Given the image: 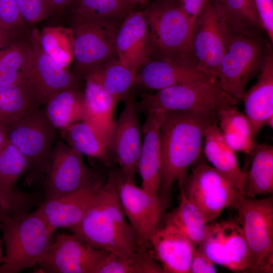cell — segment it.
<instances>
[{
    "label": "cell",
    "mask_w": 273,
    "mask_h": 273,
    "mask_svg": "<svg viewBox=\"0 0 273 273\" xmlns=\"http://www.w3.org/2000/svg\"><path fill=\"white\" fill-rule=\"evenodd\" d=\"M109 252L94 248L75 234H57L37 265L45 273H96Z\"/></svg>",
    "instance_id": "13"
},
{
    "label": "cell",
    "mask_w": 273,
    "mask_h": 273,
    "mask_svg": "<svg viewBox=\"0 0 273 273\" xmlns=\"http://www.w3.org/2000/svg\"><path fill=\"white\" fill-rule=\"evenodd\" d=\"M28 108L25 83L0 84V122L9 126L19 120Z\"/></svg>",
    "instance_id": "37"
},
{
    "label": "cell",
    "mask_w": 273,
    "mask_h": 273,
    "mask_svg": "<svg viewBox=\"0 0 273 273\" xmlns=\"http://www.w3.org/2000/svg\"><path fill=\"white\" fill-rule=\"evenodd\" d=\"M197 247L215 264L234 272L250 271V252L237 219L209 224L204 240Z\"/></svg>",
    "instance_id": "15"
},
{
    "label": "cell",
    "mask_w": 273,
    "mask_h": 273,
    "mask_svg": "<svg viewBox=\"0 0 273 273\" xmlns=\"http://www.w3.org/2000/svg\"><path fill=\"white\" fill-rule=\"evenodd\" d=\"M245 115L255 140L268 119L273 116V54L271 51L259 73L256 83L243 98Z\"/></svg>",
    "instance_id": "24"
},
{
    "label": "cell",
    "mask_w": 273,
    "mask_h": 273,
    "mask_svg": "<svg viewBox=\"0 0 273 273\" xmlns=\"http://www.w3.org/2000/svg\"><path fill=\"white\" fill-rule=\"evenodd\" d=\"M216 79L191 64L150 59L138 71L134 85L158 90L180 83Z\"/></svg>",
    "instance_id": "23"
},
{
    "label": "cell",
    "mask_w": 273,
    "mask_h": 273,
    "mask_svg": "<svg viewBox=\"0 0 273 273\" xmlns=\"http://www.w3.org/2000/svg\"><path fill=\"white\" fill-rule=\"evenodd\" d=\"M5 254L0 273H18L37 265L54 233L36 209L0 223Z\"/></svg>",
    "instance_id": "5"
},
{
    "label": "cell",
    "mask_w": 273,
    "mask_h": 273,
    "mask_svg": "<svg viewBox=\"0 0 273 273\" xmlns=\"http://www.w3.org/2000/svg\"><path fill=\"white\" fill-rule=\"evenodd\" d=\"M125 101L123 111L115 121L110 149L120 167L124 181L135 183L142 131L132 96L130 95Z\"/></svg>",
    "instance_id": "17"
},
{
    "label": "cell",
    "mask_w": 273,
    "mask_h": 273,
    "mask_svg": "<svg viewBox=\"0 0 273 273\" xmlns=\"http://www.w3.org/2000/svg\"><path fill=\"white\" fill-rule=\"evenodd\" d=\"M42 51L64 68L67 69L74 59L71 29L59 26H47L39 32Z\"/></svg>",
    "instance_id": "35"
},
{
    "label": "cell",
    "mask_w": 273,
    "mask_h": 273,
    "mask_svg": "<svg viewBox=\"0 0 273 273\" xmlns=\"http://www.w3.org/2000/svg\"><path fill=\"white\" fill-rule=\"evenodd\" d=\"M19 35L0 26V49L9 44Z\"/></svg>",
    "instance_id": "46"
},
{
    "label": "cell",
    "mask_w": 273,
    "mask_h": 273,
    "mask_svg": "<svg viewBox=\"0 0 273 273\" xmlns=\"http://www.w3.org/2000/svg\"><path fill=\"white\" fill-rule=\"evenodd\" d=\"M137 74V72L115 58L87 75L95 78L106 91L119 101L122 99L126 100L130 96V91L134 86Z\"/></svg>",
    "instance_id": "33"
},
{
    "label": "cell",
    "mask_w": 273,
    "mask_h": 273,
    "mask_svg": "<svg viewBox=\"0 0 273 273\" xmlns=\"http://www.w3.org/2000/svg\"><path fill=\"white\" fill-rule=\"evenodd\" d=\"M235 208L251 256L250 272L273 253V199L243 196Z\"/></svg>",
    "instance_id": "14"
},
{
    "label": "cell",
    "mask_w": 273,
    "mask_h": 273,
    "mask_svg": "<svg viewBox=\"0 0 273 273\" xmlns=\"http://www.w3.org/2000/svg\"><path fill=\"white\" fill-rule=\"evenodd\" d=\"M71 13L119 21L131 10L127 0H74Z\"/></svg>",
    "instance_id": "36"
},
{
    "label": "cell",
    "mask_w": 273,
    "mask_h": 273,
    "mask_svg": "<svg viewBox=\"0 0 273 273\" xmlns=\"http://www.w3.org/2000/svg\"><path fill=\"white\" fill-rule=\"evenodd\" d=\"M29 34L19 35L0 49V84L20 85L26 82L30 59Z\"/></svg>",
    "instance_id": "28"
},
{
    "label": "cell",
    "mask_w": 273,
    "mask_h": 273,
    "mask_svg": "<svg viewBox=\"0 0 273 273\" xmlns=\"http://www.w3.org/2000/svg\"><path fill=\"white\" fill-rule=\"evenodd\" d=\"M266 125H267L268 127H269L271 129H272L273 128V116H271L270 117L268 120L267 121V122L266 123Z\"/></svg>",
    "instance_id": "50"
},
{
    "label": "cell",
    "mask_w": 273,
    "mask_h": 273,
    "mask_svg": "<svg viewBox=\"0 0 273 273\" xmlns=\"http://www.w3.org/2000/svg\"><path fill=\"white\" fill-rule=\"evenodd\" d=\"M262 29L273 42V0H253Z\"/></svg>",
    "instance_id": "41"
},
{
    "label": "cell",
    "mask_w": 273,
    "mask_h": 273,
    "mask_svg": "<svg viewBox=\"0 0 273 273\" xmlns=\"http://www.w3.org/2000/svg\"><path fill=\"white\" fill-rule=\"evenodd\" d=\"M217 115L189 111L166 112L159 134L161 181L159 196L166 206L173 184L181 183L200 159L206 128Z\"/></svg>",
    "instance_id": "1"
},
{
    "label": "cell",
    "mask_w": 273,
    "mask_h": 273,
    "mask_svg": "<svg viewBox=\"0 0 273 273\" xmlns=\"http://www.w3.org/2000/svg\"><path fill=\"white\" fill-rule=\"evenodd\" d=\"M56 130L43 108L27 111L19 120L8 126L9 142L29 162L27 182L30 184L40 180L43 181Z\"/></svg>",
    "instance_id": "8"
},
{
    "label": "cell",
    "mask_w": 273,
    "mask_h": 273,
    "mask_svg": "<svg viewBox=\"0 0 273 273\" xmlns=\"http://www.w3.org/2000/svg\"><path fill=\"white\" fill-rule=\"evenodd\" d=\"M84 79L85 84L83 90V120L98 128L110 144L116 121L114 111L118 101L93 77L87 75Z\"/></svg>",
    "instance_id": "26"
},
{
    "label": "cell",
    "mask_w": 273,
    "mask_h": 273,
    "mask_svg": "<svg viewBox=\"0 0 273 273\" xmlns=\"http://www.w3.org/2000/svg\"><path fill=\"white\" fill-rule=\"evenodd\" d=\"M99 191L80 222L70 230L94 248L130 256L138 245L119 198L113 194L102 195Z\"/></svg>",
    "instance_id": "2"
},
{
    "label": "cell",
    "mask_w": 273,
    "mask_h": 273,
    "mask_svg": "<svg viewBox=\"0 0 273 273\" xmlns=\"http://www.w3.org/2000/svg\"><path fill=\"white\" fill-rule=\"evenodd\" d=\"M229 23L241 28L262 29L253 0H214Z\"/></svg>",
    "instance_id": "38"
},
{
    "label": "cell",
    "mask_w": 273,
    "mask_h": 273,
    "mask_svg": "<svg viewBox=\"0 0 273 273\" xmlns=\"http://www.w3.org/2000/svg\"><path fill=\"white\" fill-rule=\"evenodd\" d=\"M203 146L205 157L212 166L244 195L246 172L240 168L236 152L224 141L217 122L206 128Z\"/></svg>",
    "instance_id": "25"
},
{
    "label": "cell",
    "mask_w": 273,
    "mask_h": 273,
    "mask_svg": "<svg viewBox=\"0 0 273 273\" xmlns=\"http://www.w3.org/2000/svg\"><path fill=\"white\" fill-rule=\"evenodd\" d=\"M102 185L99 182L59 197L44 200L36 209L54 232L58 228L70 230L80 222Z\"/></svg>",
    "instance_id": "20"
},
{
    "label": "cell",
    "mask_w": 273,
    "mask_h": 273,
    "mask_svg": "<svg viewBox=\"0 0 273 273\" xmlns=\"http://www.w3.org/2000/svg\"><path fill=\"white\" fill-rule=\"evenodd\" d=\"M66 144L80 153L111 164L110 142L95 126L86 121L74 123L60 130Z\"/></svg>",
    "instance_id": "27"
},
{
    "label": "cell",
    "mask_w": 273,
    "mask_h": 273,
    "mask_svg": "<svg viewBox=\"0 0 273 273\" xmlns=\"http://www.w3.org/2000/svg\"><path fill=\"white\" fill-rule=\"evenodd\" d=\"M259 31L229 22L225 49L216 78L222 89L238 100L243 98L248 82L260 72L272 51Z\"/></svg>",
    "instance_id": "3"
},
{
    "label": "cell",
    "mask_w": 273,
    "mask_h": 273,
    "mask_svg": "<svg viewBox=\"0 0 273 273\" xmlns=\"http://www.w3.org/2000/svg\"><path fill=\"white\" fill-rule=\"evenodd\" d=\"M2 241L0 239V268H1V265L2 264V260H3V255L2 253Z\"/></svg>",
    "instance_id": "51"
},
{
    "label": "cell",
    "mask_w": 273,
    "mask_h": 273,
    "mask_svg": "<svg viewBox=\"0 0 273 273\" xmlns=\"http://www.w3.org/2000/svg\"><path fill=\"white\" fill-rule=\"evenodd\" d=\"M254 272H273V253L270 254L256 268Z\"/></svg>",
    "instance_id": "45"
},
{
    "label": "cell",
    "mask_w": 273,
    "mask_h": 273,
    "mask_svg": "<svg viewBox=\"0 0 273 273\" xmlns=\"http://www.w3.org/2000/svg\"><path fill=\"white\" fill-rule=\"evenodd\" d=\"M165 113L159 110L148 111L146 120L142 127L144 138L138 173L142 178L141 187L157 196H159L161 172L159 134Z\"/></svg>",
    "instance_id": "22"
},
{
    "label": "cell",
    "mask_w": 273,
    "mask_h": 273,
    "mask_svg": "<svg viewBox=\"0 0 273 273\" xmlns=\"http://www.w3.org/2000/svg\"><path fill=\"white\" fill-rule=\"evenodd\" d=\"M164 222L176 228L191 241L195 247L203 242L209 228V224L201 211L180 190L178 205L166 215Z\"/></svg>",
    "instance_id": "32"
},
{
    "label": "cell",
    "mask_w": 273,
    "mask_h": 273,
    "mask_svg": "<svg viewBox=\"0 0 273 273\" xmlns=\"http://www.w3.org/2000/svg\"><path fill=\"white\" fill-rule=\"evenodd\" d=\"M8 126L0 122V155L9 142Z\"/></svg>",
    "instance_id": "47"
},
{
    "label": "cell",
    "mask_w": 273,
    "mask_h": 273,
    "mask_svg": "<svg viewBox=\"0 0 273 273\" xmlns=\"http://www.w3.org/2000/svg\"><path fill=\"white\" fill-rule=\"evenodd\" d=\"M187 14L194 26L195 22L208 0H176Z\"/></svg>",
    "instance_id": "43"
},
{
    "label": "cell",
    "mask_w": 273,
    "mask_h": 273,
    "mask_svg": "<svg viewBox=\"0 0 273 273\" xmlns=\"http://www.w3.org/2000/svg\"><path fill=\"white\" fill-rule=\"evenodd\" d=\"M96 273H164L154 258L150 244L138 247L128 257L109 252L98 266Z\"/></svg>",
    "instance_id": "34"
},
{
    "label": "cell",
    "mask_w": 273,
    "mask_h": 273,
    "mask_svg": "<svg viewBox=\"0 0 273 273\" xmlns=\"http://www.w3.org/2000/svg\"><path fill=\"white\" fill-rule=\"evenodd\" d=\"M215 264L198 247H195L192 256L190 273H214Z\"/></svg>",
    "instance_id": "42"
},
{
    "label": "cell",
    "mask_w": 273,
    "mask_h": 273,
    "mask_svg": "<svg viewBox=\"0 0 273 273\" xmlns=\"http://www.w3.org/2000/svg\"><path fill=\"white\" fill-rule=\"evenodd\" d=\"M100 182L85 165L82 155L57 140L43 181L44 200L59 197Z\"/></svg>",
    "instance_id": "12"
},
{
    "label": "cell",
    "mask_w": 273,
    "mask_h": 273,
    "mask_svg": "<svg viewBox=\"0 0 273 273\" xmlns=\"http://www.w3.org/2000/svg\"><path fill=\"white\" fill-rule=\"evenodd\" d=\"M39 32L34 28L29 34L30 59L24 83L27 111L41 108L53 95L62 89L79 86L81 79L74 72L61 67L42 51L39 41Z\"/></svg>",
    "instance_id": "10"
},
{
    "label": "cell",
    "mask_w": 273,
    "mask_h": 273,
    "mask_svg": "<svg viewBox=\"0 0 273 273\" xmlns=\"http://www.w3.org/2000/svg\"><path fill=\"white\" fill-rule=\"evenodd\" d=\"M27 25L22 19L15 0H0V26L17 34L27 32Z\"/></svg>",
    "instance_id": "40"
},
{
    "label": "cell",
    "mask_w": 273,
    "mask_h": 273,
    "mask_svg": "<svg viewBox=\"0 0 273 273\" xmlns=\"http://www.w3.org/2000/svg\"><path fill=\"white\" fill-rule=\"evenodd\" d=\"M178 183L186 198L201 211L208 223L225 208H235L245 196L226 177L201 159Z\"/></svg>",
    "instance_id": "9"
},
{
    "label": "cell",
    "mask_w": 273,
    "mask_h": 273,
    "mask_svg": "<svg viewBox=\"0 0 273 273\" xmlns=\"http://www.w3.org/2000/svg\"><path fill=\"white\" fill-rule=\"evenodd\" d=\"M252 162L246 172L245 196L254 198L273 193V147L255 143L250 154Z\"/></svg>",
    "instance_id": "31"
},
{
    "label": "cell",
    "mask_w": 273,
    "mask_h": 273,
    "mask_svg": "<svg viewBox=\"0 0 273 273\" xmlns=\"http://www.w3.org/2000/svg\"><path fill=\"white\" fill-rule=\"evenodd\" d=\"M237 103L238 100L223 90L216 79L180 83L154 93L143 94L135 106L137 110L145 112L189 111L217 115L221 108Z\"/></svg>",
    "instance_id": "6"
},
{
    "label": "cell",
    "mask_w": 273,
    "mask_h": 273,
    "mask_svg": "<svg viewBox=\"0 0 273 273\" xmlns=\"http://www.w3.org/2000/svg\"><path fill=\"white\" fill-rule=\"evenodd\" d=\"M8 218L9 217H8L6 214V212L4 209L2 202L0 200V223L3 222Z\"/></svg>",
    "instance_id": "48"
},
{
    "label": "cell",
    "mask_w": 273,
    "mask_h": 273,
    "mask_svg": "<svg viewBox=\"0 0 273 273\" xmlns=\"http://www.w3.org/2000/svg\"><path fill=\"white\" fill-rule=\"evenodd\" d=\"M117 59L138 72L152 54V44L145 11H132L119 25L116 38Z\"/></svg>",
    "instance_id": "19"
},
{
    "label": "cell",
    "mask_w": 273,
    "mask_h": 273,
    "mask_svg": "<svg viewBox=\"0 0 273 273\" xmlns=\"http://www.w3.org/2000/svg\"><path fill=\"white\" fill-rule=\"evenodd\" d=\"M157 59L196 67L193 52L194 26L176 0H161L145 10Z\"/></svg>",
    "instance_id": "4"
},
{
    "label": "cell",
    "mask_w": 273,
    "mask_h": 273,
    "mask_svg": "<svg viewBox=\"0 0 273 273\" xmlns=\"http://www.w3.org/2000/svg\"><path fill=\"white\" fill-rule=\"evenodd\" d=\"M228 30L229 21L223 12L214 0H208L193 31V52L198 70L217 77Z\"/></svg>",
    "instance_id": "11"
},
{
    "label": "cell",
    "mask_w": 273,
    "mask_h": 273,
    "mask_svg": "<svg viewBox=\"0 0 273 273\" xmlns=\"http://www.w3.org/2000/svg\"><path fill=\"white\" fill-rule=\"evenodd\" d=\"M148 0H127V1L132 6L134 5H145Z\"/></svg>",
    "instance_id": "49"
},
{
    "label": "cell",
    "mask_w": 273,
    "mask_h": 273,
    "mask_svg": "<svg viewBox=\"0 0 273 273\" xmlns=\"http://www.w3.org/2000/svg\"><path fill=\"white\" fill-rule=\"evenodd\" d=\"M149 244L164 273H190L195 246L172 224L164 222L151 236Z\"/></svg>",
    "instance_id": "21"
},
{
    "label": "cell",
    "mask_w": 273,
    "mask_h": 273,
    "mask_svg": "<svg viewBox=\"0 0 273 273\" xmlns=\"http://www.w3.org/2000/svg\"><path fill=\"white\" fill-rule=\"evenodd\" d=\"M121 203L135 236L138 247L149 245L165 208L159 196L123 180L118 188Z\"/></svg>",
    "instance_id": "16"
},
{
    "label": "cell",
    "mask_w": 273,
    "mask_h": 273,
    "mask_svg": "<svg viewBox=\"0 0 273 273\" xmlns=\"http://www.w3.org/2000/svg\"><path fill=\"white\" fill-rule=\"evenodd\" d=\"M217 124L224 141L232 150L250 154L256 142L248 118L236 105H229L218 111Z\"/></svg>",
    "instance_id": "30"
},
{
    "label": "cell",
    "mask_w": 273,
    "mask_h": 273,
    "mask_svg": "<svg viewBox=\"0 0 273 273\" xmlns=\"http://www.w3.org/2000/svg\"><path fill=\"white\" fill-rule=\"evenodd\" d=\"M43 108L52 125L62 130L83 120V91L79 86L62 89L53 95Z\"/></svg>",
    "instance_id": "29"
},
{
    "label": "cell",
    "mask_w": 273,
    "mask_h": 273,
    "mask_svg": "<svg viewBox=\"0 0 273 273\" xmlns=\"http://www.w3.org/2000/svg\"><path fill=\"white\" fill-rule=\"evenodd\" d=\"M29 167L26 158L9 142L0 155V200L9 218L25 214L40 203L34 194L19 190L16 187L19 178L28 172Z\"/></svg>",
    "instance_id": "18"
},
{
    "label": "cell",
    "mask_w": 273,
    "mask_h": 273,
    "mask_svg": "<svg viewBox=\"0 0 273 273\" xmlns=\"http://www.w3.org/2000/svg\"><path fill=\"white\" fill-rule=\"evenodd\" d=\"M74 0H49L52 14L59 15L69 8Z\"/></svg>",
    "instance_id": "44"
},
{
    "label": "cell",
    "mask_w": 273,
    "mask_h": 273,
    "mask_svg": "<svg viewBox=\"0 0 273 273\" xmlns=\"http://www.w3.org/2000/svg\"><path fill=\"white\" fill-rule=\"evenodd\" d=\"M72 14L69 28L73 39L74 73L81 79L117 58L116 38L118 21Z\"/></svg>",
    "instance_id": "7"
},
{
    "label": "cell",
    "mask_w": 273,
    "mask_h": 273,
    "mask_svg": "<svg viewBox=\"0 0 273 273\" xmlns=\"http://www.w3.org/2000/svg\"><path fill=\"white\" fill-rule=\"evenodd\" d=\"M22 19L27 25L40 22L50 17L49 0H15Z\"/></svg>",
    "instance_id": "39"
}]
</instances>
